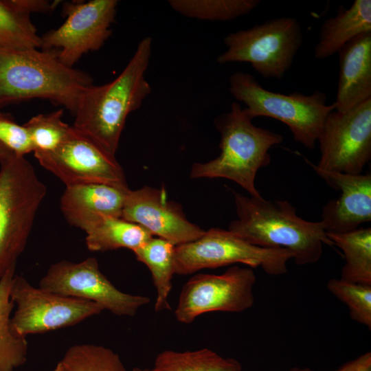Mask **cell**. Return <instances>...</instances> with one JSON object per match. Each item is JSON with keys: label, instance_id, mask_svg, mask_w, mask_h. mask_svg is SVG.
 Masks as SVG:
<instances>
[{"label": "cell", "instance_id": "6da1fadb", "mask_svg": "<svg viewBox=\"0 0 371 371\" xmlns=\"http://www.w3.org/2000/svg\"><path fill=\"white\" fill-rule=\"evenodd\" d=\"M151 49L152 38L142 39L120 75L105 85L88 87L74 112L72 126L114 155L128 115L140 108L151 92L145 78Z\"/></svg>", "mask_w": 371, "mask_h": 371}, {"label": "cell", "instance_id": "7a4b0ae2", "mask_svg": "<svg viewBox=\"0 0 371 371\" xmlns=\"http://www.w3.org/2000/svg\"><path fill=\"white\" fill-rule=\"evenodd\" d=\"M237 219L228 229L245 241L291 251L297 265L317 262L323 244L333 246L323 223L303 219L288 201H269L234 192Z\"/></svg>", "mask_w": 371, "mask_h": 371}, {"label": "cell", "instance_id": "3957f363", "mask_svg": "<svg viewBox=\"0 0 371 371\" xmlns=\"http://www.w3.org/2000/svg\"><path fill=\"white\" fill-rule=\"evenodd\" d=\"M92 85L88 74L64 65L55 50L0 47V108L42 98L74 115L82 93Z\"/></svg>", "mask_w": 371, "mask_h": 371}, {"label": "cell", "instance_id": "277c9868", "mask_svg": "<svg viewBox=\"0 0 371 371\" xmlns=\"http://www.w3.org/2000/svg\"><path fill=\"white\" fill-rule=\"evenodd\" d=\"M237 102L218 115L214 124L221 135L220 154L205 163H194L190 177L224 178L236 183L249 196L261 194L255 186L258 171L270 164L269 150L283 141L281 134L258 127Z\"/></svg>", "mask_w": 371, "mask_h": 371}, {"label": "cell", "instance_id": "5b68a950", "mask_svg": "<svg viewBox=\"0 0 371 371\" xmlns=\"http://www.w3.org/2000/svg\"><path fill=\"white\" fill-rule=\"evenodd\" d=\"M46 194L25 157L13 153L0 163V280L16 267Z\"/></svg>", "mask_w": 371, "mask_h": 371}, {"label": "cell", "instance_id": "8992f818", "mask_svg": "<svg viewBox=\"0 0 371 371\" xmlns=\"http://www.w3.org/2000/svg\"><path fill=\"white\" fill-rule=\"evenodd\" d=\"M229 83V92L246 105L245 110L252 120L264 116L282 122L288 126L295 141L308 149L315 148L326 117L337 108L335 102L326 104V95L321 91L311 95L273 92L247 72H235Z\"/></svg>", "mask_w": 371, "mask_h": 371}, {"label": "cell", "instance_id": "52a82bcc", "mask_svg": "<svg viewBox=\"0 0 371 371\" xmlns=\"http://www.w3.org/2000/svg\"><path fill=\"white\" fill-rule=\"evenodd\" d=\"M223 42L227 49L218 63H248L263 78L282 80L302 45L303 32L295 18L283 16L230 33Z\"/></svg>", "mask_w": 371, "mask_h": 371}, {"label": "cell", "instance_id": "ba28073f", "mask_svg": "<svg viewBox=\"0 0 371 371\" xmlns=\"http://www.w3.org/2000/svg\"><path fill=\"white\" fill-rule=\"evenodd\" d=\"M293 254L282 248L251 245L229 229L211 228L199 238L175 247V274L189 275L204 269H215L235 263L260 267L271 276L287 271Z\"/></svg>", "mask_w": 371, "mask_h": 371}, {"label": "cell", "instance_id": "9c48e42d", "mask_svg": "<svg viewBox=\"0 0 371 371\" xmlns=\"http://www.w3.org/2000/svg\"><path fill=\"white\" fill-rule=\"evenodd\" d=\"M10 298L16 307L12 324L23 337L74 326L104 311L97 303L35 287L16 274Z\"/></svg>", "mask_w": 371, "mask_h": 371}, {"label": "cell", "instance_id": "30bf717a", "mask_svg": "<svg viewBox=\"0 0 371 371\" xmlns=\"http://www.w3.org/2000/svg\"><path fill=\"white\" fill-rule=\"evenodd\" d=\"M317 142L320 159L316 168L350 175L361 174L371 159V99L326 117Z\"/></svg>", "mask_w": 371, "mask_h": 371}, {"label": "cell", "instance_id": "8fae6325", "mask_svg": "<svg viewBox=\"0 0 371 371\" xmlns=\"http://www.w3.org/2000/svg\"><path fill=\"white\" fill-rule=\"evenodd\" d=\"M117 4V0L64 3L65 22L41 36V48L55 50L64 65L73 67L82 55L98 50L110 37Z\"/></svg>", "mask_w": 371, "mask_h": 371}, {"label": "cell", "instance_id": "7c38bea8", "mask_svg": "<svg viewBox=\"0 0 371 371\" xmlns=\"http://www.w3.org/2000/svg\"><path fill=\"white\" fill-rule=\"evenodd\" d=\"M256 280L255 273L249 267L233 266L219 275H194L181 289L175 318L188 324L210 312L245 311L254 305Z\"/></svg>", "mask_w": 371, "mask_h": 371}, {"label": "cell", "instance_id": "4fadbf2b", "mask_svg": "<svg viewBox=\"0 0 371 371\" xmlns=\"http://www.w3.org/2000/svg\"><path fill=\"white\" fill-rule=\"evenodd\" d=\"M47 291L97 303L117 316L133 317L150 298L117 289L101 272L96 258L78 262L61 260L52 265L39 282Z\"/></svg>", "mask_w": 371, "mask_h": 371}, {"label": "cell", "instance_id": "5bb4252c", "mask_svg": "<svg viewBox=\"0 0 371 371\" xmlns=\"http://www.w3.org/2000/svg\"><path fill=\"white\" fill-rule=\"evenodd\" d=\"M45 169L66 186L86 183H126L114 155L71 126L65 141L51 152H34Z\"/></svg>", "mask_w": 371, "mask_h": 371}, {"label": "cell", "instance_id": "9a60e30c", "mask_svg": "<svg viewBox=\"0 0 371 371\" xmlns=\"http://www.w3.org/2000/svg\"><path fill=\"white\" fill-rule=\"evenodd\" d=\"M122 218L175 246L193 241L205 232L188 220L179 203L168 199L164 186L129 190Z\"/></svg>", "mask_w": 371, "mask_h": 371}, {"label": "cell", "instance_id": "2e32d148", "mask_svg": "<svg viewBox=\"0 0 371 371\" xmlns=\"http://www.w3.org/2000/svg\"><path fill=\"white\" fill-rule=\"evenodd\" d=\"M310 164L330 187L341 192L322 208L320 221L326 233L350 232L371 221V175L325 171Z\"/></svg>", "mask_w": 371, "mask_h": 371}, {"label": "cell", "instance_id": "e0dca14e", "mask_svg": "<svg viewBox=\"0 0 371 371\" xmlns=\"http://www.w3.org/2000/svg\"><path fill=\"white\" fill-rule=\"evenodd\" d=\"M127 183H86L66 186L60 209L71 225L87 232L106 216L122 217Z\"/></svg>", "mask_w": 371, "mask_h": 371}, {"label": "cell", "instance_id": "ac0fdd59", "mask_svg": "<svg viewBox=\"0 0 371 371\" xmlns=\"http://www.w3.org/2000/svg\"><path fill=\"white\" fill-rule=\"evenodd\" d=\"M336 111H347L371 99V32L361 34L338 52Z\"/></svg>", "mask_w": 371, "mask_h": 371}, {"label": "cell", "instance_id": "d6986e66", "mask_svg": "<svg viewBox=\"0 0 371 371\" xmlns=\"http://www.w3.org/2000/svg\"><path fill=\"white\" fill-rule=\"evenodd\" d=\"M369 32H371L370 0H355L348 8L339 5L337 14L322 24L314 58L330 57L357 36Z\"/></svg>", "mask_w": 371, "mask_h": 371}, {"label": "cell", "instance_id": "ffe728a7", "mask_svg": "<svg viewBox=\"0 0 371 371\" xmlns=\"http://www.w3.org/2000/svg\"><path fill=\"white\" fill-rule=\"evenodd\" d=\"M175 245L163 238L152 237L133 251L136 259L149 269L156 289L155 311L171 309L168 297L172 289L175 274L174 258Z\"/></svg>", "mask_w": 371, "mask_h": 371}, {"label": "cell", "instance_id": "44dd1931", "mask_svg": "<svg viewBox=\"0 0 371 371\" xmlns=\"http://www.w3.org/2000/svg\"><path fill=\"white\" fill-rule=\"evenodd\" d=\"M15 268L8 269L0 280V371H15L25 363L28 344L12 324L14 304L10 291Z\"/></svg>", "mask_w": 371, "mask_h": 371}, {"label": "cell", "instance_id": "7402d4cb", "mask_svg": "<svg viewBox=\"0 0 371 371\" xmlns=\"http://www.w3.org/2000/svg\"><path fill=\"white\" fill-rule=\"evenodd\" d=\"M86 233L87 247L91 251H106L120 248L134 251L153 236L142 226L122 217L106 216Z\"/></svg>", "mask_w": 371, "mask_h": 371}, {"label": "cell", "instance_id": "603a6c76", "mask_svg": "<svg viewBox=\"0 0 371 371\" xmlns=\"http://www.w3.org/2000/svg\"><path fill=\"white\" fill-rule=\"evenodd\" d=\"M326 236L344 255L345 263L340 278L350 282L371 285V228L326 233Z\"/></svg>", "mask_w": 371, "mask_h": 371}, {"label": "cell", "instance_id": "cb8c5ba5", "mask_svg": "<svg viewBox=\"0 0 371 371\" xmlns=\"http://www.w3.org/2000/svg\"><path fill=\"white\" fill-rule=\"evenodd\" d=\"M237 360L224 357L209 348L196 350H164L155 358L151 368L135 367L132 371H240Z\"/></svg>", "mask_w": 371, "mask_h": 371}, {"label": "cell", "instance_id": "d4e9b609", "mask_svg": "<svg viewBox=\"0 0 371 371\" xmlns=\"http://www.w3.org/2000/svg\"><path fill=\"white\" fill-rule=\"evenodd\" d=\"M260 0H170V7L181 15L199 20L227 21L246 15Z\"/></svg>", "mask_w": 371, "mask_h": 371}, {"label": "cell", "instance_id": "484cf974", "mask_svg": "<svg viewBox=\"0 0 371 371\" xmlns=\"http://www.w3.org/2000/svg\"><path fill=\"white\" fill-rule=\"evenodd\" d=\"M41 37L30 15L21 11L13 0H0V47L38 49Z\"/></svg>", "mask_w": 371, "mask_h": 371}, {"label": "cell", "instance_id": "4316f807", "mask_svg": "<svg viewBox=\"0 0 371 371\" xmlns=\"http://www.w3.org/2000/svg\"><path fill=\"white\" fill-rule=\"evenodd\" d=\"M56 366L59 371H126L113 350L90 344L72 346Z\"/></svg>", "mask_w": 371, "mask_h": 371}, {"label": "cell", "instance_id": "83f0119b", "mask_svg": "<svg viewBox=\"0 0 371 371\" xmlns=\"http://www.w3.org/2000/svg\"><path fill=\"white\" fill-rule=\"evenodd\" d=\"M63 114V109L38 114L23 124L30 135L34 152L53 151L68 137L71 126L62 120Z\"/></svg>", "mask_w": 371, "mask_h": 371}, {"label": "cell", "instance_id": "f1b7e54d", "mask_svg": "<svg viewBox=\"0 0 371 371\" xmlns=\"http://www.w3.org/2000/svg\"><path fill=\"white\" fill-rule=\"evenodd\" d=\"M326 286L331 293L348 306L353 320L371 329L370 284L333 278Z\"/></svg>", "mask_w": 371, "mask_h": 371}, {"label": "cell", "instance_id": "f546056e", "mask_svg": "<svg viewBox=\"0 0 371 371\" xmlns=\"http://www.w3.org/2000/svg\"><path fill=\"white\" fill-rule=\"evenodd\" d=\"M0 143L18 156L34 152L26 128L17 124L12 117L0 112Z\"/></svg>", "mask_w": 371, "mask_h": 371}, {"label": "cell", "instance_id": "4dcf8cb0", "mask_svg": "<svg viewBox=\"0 0 371 371\" xmlns=\"http://www.w3.org/2000/svg\"><path fill=\"white\" fill-rule=\"evenodd\" d=\"M13 1L21 11L28 15L34 12H48L52 10L58 2L52 3L46 0H13Z\"/></svg>", "mask_w": 371, "mask_h": 371}, {"label": "cell", "instance_id": "1f68e13d", "mask_svg": "<svg viewBox=\"0 0 371 371\" xmlns=\"http://www.w3.org/2000/svg\"><path fill=\"white\" fill-rule=\"evenodd\" d=\"M335 371H371V352L361 355Z\"/></svg>", "mask_w": 371, "mask_h": 371}, {"label": "cell", "instance_id": "d6a6232c", "mask_svg": "<svg viewBox=\"0 0 371 371\" xmlns=\"http://www.w3.org/2000/svg\"><path fill=\"white\" fill-rule=\"evenodd\" d=\"M13 153L0 143V163L9 157Z\"/></svg>", "mask_w": 371, "mask_h": 371}, {"label": "cell", "instance_id": "836d02e7", "mask_svg": "<svg viewBox=\"0 0 371 371\" xmlns=\"http://www.w3.org/2000/svg\"><path fill=\"white\" fill-rule=\"evenodd\" d=\"M289 371H312V370L308 368L295 367V368H291Z\"/></svg>", "mask_w": 371, "mask_h": 371}, {"label": "cell", "instance_id": "e575fe53", "mask_svg": "<svg viewBox=\"0 0 371 371\" xmlns=\"http://www.w3.org/2000/svg\"><path fill=\"white\" fill-rule=\"evenodd\" d=\"M53 371H59L58 366H56V368L54 369Z\"/></svg>", "mask_w": 371, "mask_h": 371}, {"label": "cell", "instance_id": "d590c367", "mask_svg": "<svg viewBox=\"0 0 371 371\" xmlns=\"http://www.w3.org/2000/svg\"><path fill=\"white\" fill-rule=\"evenodd\" d=\"M240 371H243V370H240Z\"/></svg>", "mask_w": 371, "mask_h": 371}]
</instances>
